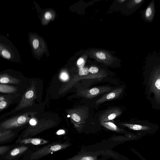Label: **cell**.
Segmentation results:
<instances>
[{
    "label": "cell",
    "mask_w": 160,
    "mask_h": 160,
    "mask_svg": "<svg viewBox=\"0 0 160 160\" xmlns=\"http://www.w3.org/2000/svg\"><path fill=\"white\" fill-rule=\"evenodd\" d=\"M102 126L110 130L118 132H122V130L118 128L114 124L110 122L101 123Z\"/></svg>",
    "instance_id": "obj_11"
},
{
    "label": "cell",
    "mask_w": 160,
    "mask_h": 160,
    "mask_svg": "<svg viewBox=\"0 0 160 160\" xmlns=\"http://www.w3.org/2000/svg\"><path fill=\"white\" fill-rule=\"evenodd\" d=\"M2 55L5 58L9 59L11 57V55L10 53L7 51L3 50L2 52Z\"/></svg>",
    "instance_id": "obj_17"
},
{
    "label": "cell",
    "mask_w": 160,
    "mask_h": 160,
    "mask_svg": "<svg viewBox=\"0 0 160 160\" xmlns=\"http://www.w3.org/2000/svg\"><path fill=\"white\" fill-rule=\"evenodd\" d=\"M142 1V0H136V1H135V2L136 3H139Z\"/></svg>",
    "instance_id": "obj_28"
},
{
    "label": "cell",
    "mask_w": 160,
    "mask_h": 160,
    "mask_svg": "<svg viewBox=\"0 0 160 160\" xmlns=\"http://www.w3.org/2000/svg\"><path fill=\"white\" fill-rule=\"evenodd\" d=\"M30 124L32 126H35L36 125L37 122L35 119L33 118H31L29 121Z\"/></svg>",
    "instance_id": "obj_22"
},
{
    "label": "cell",
    "mask_w": 160,
    "mask_h": 160,
    "mask_svg": "<svg viewBox=\"0 0 160 160\" xmlns=\"http://www.w3.org/2000/svg\"><path fill=\"white\" fill-rule=\"evenodd\" d=\"M152 14V11L150 8H148L146 11V15L147 17H150Z\"/></svg>",
    "instance_id": "obj_23"
},
{
    "label": "cell",
    "mask_w": 160,
    "mask_h": 160,
    "mask_svg": "<svg viewBox=\"0 0 160 160\" xmlns=\"http://www.w3.org/2000/svg\"><path fill=\"white\" fill-rule=\"evenodd\" d=\"M92 153L87 151L81 152L67 160H97V156Z\"/></svg>",
    "instance_id": "obj_9"
},
{
    "label": "cell",
    "mask_w": 160,
    "mask_h": 160,
    "mask_svg": "<svg viewBox=\"0 0 160 160\" xmlns=\"http://www.w3.org/2000/svg\"><path fill=\"white\" fill-rule=\"evenodd\" d=\"M70 146L69 144L64 143L57 144L46 147L34 153L31 156V159H36L43 157L51 153L65 149Z\"/></svg>",
    "instance_id": "obj_5"
},
{
    "label": "cell",
    "mask_w": 160,
    "mask_h": 160,
    "mask_svg": "<svg viewBox=\"0 0 160 160\" xmlns=\"http://www.w3.org/2000/svg\"><path fill=\"white\" fill-rule=\"evenodd\" d=\"M46 140L38 138H28L21 140L19 143L25 144H30L34 145H42L48 143Z\"/></svg>",
    "instance_id": "obj_10"
},
{
    "label": "cell",
    "mask_w": 160,
    "mask_h": 160,
    "mask_svg": "<svg viewBox=\"0 0 160 160\" xmlns=\"http://www.w3.org/2000/svg\"><path fill=\"white\" fill-rule=\"evenodd\" d=\"M7 105V102L5 101H2L0 102V109L1 110L4 109Z\"/></svg>",
    "instance_id": "obj_21"
},
{
    "label": "cell",
    "mask_w": 160,
    "mask_h": 160,
    "mask_svg": "<svg viewBox=\"0 0 160 160\" xmlns=\"http://www.w3.org/2000/svg\"><path fill=\"white\" fill-rule=\"evenodd\" d=\"M98 71V69L95 67H92L89 69V72L90 73L93 74H96Z\"/></svg>",
    "instance_id": "obj_19"
},
{
    "label": "cell",
    "mask_w": 160,
    "mask_h": 160,
    "mask_svg": "<svg viewBox=\"0 0 160 160\" xmlns=\"http://www.w3.org/2000/svg\"><path fill=\"white\" fill-rule=\"evenodd\" d=\"M34 96V93L32 90L28 91L25 94L23 101L21 102V106L22 108L26 106V104L28 103V102L30 101V100H33Z\"/></svg>",
    "instance_id": "obj_12"
},
{
    "label": "cell",
    "mask_w": 160,
    "mask_h": 160,
    "mask_svg": "<svg viewBox=\"0 0 160 160\" xmlns=\"http://www.w3.org/2000/svg\"><path fill=\"white\" fill-rule=\"evenodd\" d=\"M60 78L62 81L65 82L68 81L69 78V77L66 72H63L60 75Z\"/></svg>",
    "instance_id": "obj_16"
},
{
    "label": "cell",
    "mask_w": 160,
    "mask_h": 160,
    "mask_svg": "<svg viewBox=\"0 0 160 160\" xmlns=\"http://www.w3.org/2000/svg\"><path fill=\"white\" fill-rule=\"evenodd\" d=\"M28 147L26 146H21L14 148L11 152L10 155L12 157L16 156L26 151Z\"/></svg>",
    "instance_id": "obj_13"
},
{
    "label": "cell",
    "mask_w": 160,
    "mask_h": 160,
    "mask_svg": "<svg viewBox=\"0 0 160 160\" xmlns=\"http://www.w3.org/2000/svg\"><path fill=\"white\" fill-rule=\"evenodd\" d=\"M123 90V88L122 87L114 89L97 100L96 102V105L101 104L105 102L117 98L122 94Z\"/></svg>",
    "instance_id": "obj_8"
},
{
    "label": "cell",
    "mask_w": 160,
    "mask_h": 160,
    "mask_svg": "<svg viewBox=\"0 0 160 160\" xmlns=\"http://www.w3.org/2000/svg\"><path fill=\"white\" fill-rule=\"evenodd\" d=\"M97 57L100 59L104 60L106 58V56L102 52H98L96 54Z\"/></svg>",
    "instance_id": "obj_18"
},
{
    "label": "cell",
    "mask_w": 160,
    "mask_h": 160,
    "mask_svg": "<svg viewBox=\"0 0 160 160\" xmlns=\"http://www.w3.org/2000/svg\"><path fill=\"white\" fill-rule=\"evenodd\" d=\"M45 16L47 20H50L52 18V15L49 12H47L45 14Z\"/></svg>",
    "instance_id": "obj_24"
},
{
    "label": "cell",
    "mask_w": 160,
    "mask_h": 160,
    "mask_svg": "<svg viewBox=\"0 0 160 160\" xmlns=\"http://www.w3.org/2000/svg\"><path fill=\"white\" fill-rule=\"evenodd\" d=\"M111 87L101 86L87 89H83L78 93L79 96L88 99L95 98L99 95L109 92L113 90Z\"/></svg>",
    "instance_id": "obj_4"
},
{
    "label": "cell",
    "mask_w": 160,
    "mask_h": 160,
    "mask_svg": "<svg viewBox=\"0 0 160 160\" xmlns=\"http://www.w3.org/2000/svg\"><path fill=\"white\" fill-rule=\"evenodd\" d=\"M33 45V47L35 49H36L39 46V42L37 39H35L34 40Z\"/></svg>",
    "instance_id": "obj_20"
},
{
    "label": "cell",
    "mask_w": 160,
    "mask_h": 160,
    "mask_svg": "<svg viewBox=\"0 0 160 160\" xmlns=\"http://www.w3.org/2000/svg\"><path fill=\"white\" fill-rule=\"evenodd\" d=\"M31 114H25L8 119L1 124V129L7 130L22 126L30 121L29 115Z\"/></svg>",
    "instance_id": "obj_3"
},
{
    "label": "cell",
    "mask_w": 160,
    "mask_h": 160,
    "mask_svg": "<svg viewBox=\"0 0 160 160\" xmlns=\"http://www.w3.org/2000/svg\"><path fill=\"white\" fill-rule=\"evenodd\" d=\"M120 125L137 132L140 136L153 134L158 129L157 125L146 121H139L133 123H123Z\"/></svg>",
    "instance_id": "obj_2"
},
{
    "label": "cell",
    "mask_w": 160,
    "mask_h": 160,
    "mask_svg": "<svg viewBox=\"0 0 160 160\" xmlns=\"http://www.w3.org/2000/svg\"><path fill=\"white\" fill-rule=\"evenodd\" d=\"M18 80L16 81V79L10 78H8L7 76H3L1 77L0 79V82L1 84H7L9 83H15L18 82Z\"/></svg>",
    "instance_id": "obj_15"
},
{
    "label": "cell",
    "mask_w": 160,
    "mask_h": 160,
    "mask_svg": "<svg viewBox=\"0 0 160 160\" xmlns=\"http://www.w3.org/2000/svg\"><path fill=\"white\" fill-rule=\"evenodd\" d=\"M16 90L15 88L1 84L0 86V91L2 93H11Z\"/></svg>",
    "instance_id": "obj_14"
},
{
    "label": "cell",
    "mask_w": 160,
    "mask_h": 160,
    "mask_svg": "<svg viewBox=\"0 0 160 160\" xmlns=\"http://www.w3.org/2000/svg\"><path fill=\"white\" fill-rule=\"evenodd\" d=\"M89 69L87 68H81L79 69L78 75L72 79L71 82H70L65 89V90H68L71 88L72 87L78 80L82 79H101L104 78V76L102 74H91L89 75Z\"/></svg>",
    "instance_id": "obj_6"
},
{
    "label": "cell",
    "mask_w": 160,
    "mask_h": 160,
    "mask_svg": "<svg viewBox=\"0 0 160 160\" xmlns=\"http://www.w3.org/2000/svg\"><path fill=\"white\" fill-rule=\"evenodd\" d=\"M1 148L2 149V150H3L1 151V152H0V153H1V154H3V153H5V150H7V147H1Z\"/></svg>",
    "instance_id": "obj_27"
},
{
    "label": "cell",
    "mask_w": 160,
    "mask_h": 160,
    "mask_svg": "<svg viewBox=\"0 0 160 160\" xmlns=\"http://www.w3.org/2000/svg\"><path fill=\"white\" fill-rule=\"evenodd\" d=\"M122 111L119 108H115L108 110L100 116V122H110L121 115Z\"/></svg>",
    "instance_id": "obj_7"
},
{
    "label": "cell",
    "mask_w": 160,
    "mask_h": 160,
    "mask_svg": "<svg viewBox=\"0 0 160 160\" xmlns=\"http://www.w3.org/2000/svg\"><path fill=\"white\" fill-rule=\"evenodd\" d=\"M67 112L75 129L78 133H81L89 117L88 107H78L69 110Z\"/></svg>",
    "instance_id": "obj_1"
},
{
    "label": "cell",
    "mask_w": 160,
    "mask_h": 160,
    "mask_svg": "<svg viewBox=\"0 0 160 160\" xmlns=\"http://www.w3.org/2000/svg\"><path fill=\"white\" fill-rule=\"evenodd\" d=\"M66 133V131L63 130H60L56 132L57 134L58 135H61L65 134Z\"/></svg>",
    "instance_id": "obj_25"
},
{
    "label": "cell",
    "mask_w": 160,
    "mask_h": 160,
    "mask_svg": "<svg viewBox=\"0 0 160 160\" xmlns=\"http://www.w3.org/2000/svg\"><path fill=\"white\" fill-rule=\"evenodd\" d=\"M84 62V60L83 58H80L77 62V64L78 65H81Z\"/></svg>",
    "instance_id": "obj_26"
},
{
    "label": "cell",
    "mask_w": 160,
    "mask_h": 160,
    "mask_svg": "<svg viewBox=\"0 0 160 160\" xmlns=\"http://www.w3.org/2000/svg\"><path fill=\"white\" fill-rule=\"evenodd\" d=\"M125 1V0H124V1H122H122H120L119 2H121L122 3V2H123Z\"/></svg>",
    "instance_id": "obj_29"
}]
</instances>
